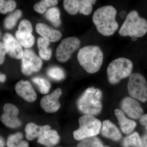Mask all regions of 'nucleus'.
Returning a JSON list of instances; mask_svg holds the SVG:
<instances>
[{"mask_svg":"<svg viewBox=\"0 0 147 147\" xmlns=\"http://www.w3.org/2000/svg\"><path fill=\"white\" fill-rule=\"evenodd\" d=\"M3 42L6 45L8 48V54L13 59H22L24 51L22 46L19 42L15 39L12 35L6 33L3 36Z\"/></svg>","mask_w":147,"mask_h":147,"instance_id":"2eb2a0df","label":"nucleus"},{"mask_svg":"<svg viewBox=\"0 0 147 147\" xmlns=\"http://www.w3.org/2000/svg\"><path fill=\"white\" fill-rule=\"evenodd\" d=\"M124 147H144L142 139L137 132H134L124 139Z\"/></svg>","mask_w":147,"mask_h":147,"instance_id":"b1692460","label":"nucleus"},{"mask_svg":"<svg viewBox=\"0 0 147 147\" xmlns=\"http://www.w3.org/2000/svg\"><path fill=\"white\" fill-rule=\"evenodd\" d=\"M121 106L122 112L131 119H137L143 115L144 110L142 106L133 98H125L121 102Z\"/></svg>","mask_w":147,"mask_h":147,"instance_id":"f8f14e48","label":"nucleus"},{"mask_svg":"<svg viewBox=\"0 0 147 147\" xmlns=\"http://www.w3.org/2000/svg\"><path fill=\"white\" fill-rule=\"evenodd\" d=\"M117 11L111 5H106L98 9L94 13L92 21L97 31L102 35H113L119 28L116 20Z\"/></svg>","mask_w":147,"mask_h":147,"instance_id":"f257e3e1","label":"nucleus"},{"mask_svg":"<svg viewBox=\"0 0 147 147\" xmlns=\"http://www.w3.org/2000/svg\"><path fill=\"white\" fill-rule=\"evenodd\" d=\"M8 53V48L4 43L0 41V65L3 63L5 60V55Z\"/></svg>","mask_w":147,"mask_h":147,"instance_id":"473e14b6","label":"nucleus"},{"mask_svg":"<svg viewBox=\"0 0 147 147\" xmlns=\"http://www.w3.org/2000/svg\"><path fill=\"white\" fill-rule=\"evenodd\" d=\"M79 64L89 74L97 72L102 65L103 54L97 45H88L80 49L77 55Z\"/></svg>","mask_w":147,"mask_h":147,"instance_id":"7ed1b4c3","label":"nucleus"},{"mask_svg":"<svg viewBox=\"0 0 147 147\" xmlns=\"http://www.w3.org/2000/svg\"><path fill=\"white\" fill-rule=\"evenodd\" d=\"M1 30H0V37L1 36Z\"/></svg>","mask_w":147,"mask_h":147,"instance_id":"ea45409f","label":"nucleus"},{"mask_svg":"<svg viewBox=\"0 0 147 147\" xmlns=\"http://www.w3.org/2000/svg\"><path fill=\"white\" fill-rule=\"evenodd\" d=\"M45 16L55 27L59 26L61 25L60 12L57 7L49 9L45 13Z\"/></svg>","mask_w":147,"mask_h":147,"instance_id":"393cba45","label":"nucleus"},{"mask_svg":"<svg viewBox=\"0 0 147 147\" xmlns=\"http://www.w3.org/2000/svg\"><path fill=\"white\" fill-rule=\"evenodd\" d=\"M23 135L21 132H17L9 135L7 139V147H29V144L26 141L22 140Z\"/></svg>","mask_w":147,"mask_h":147,"instance_id":"4be33fe9","label":"nucleus"},{"mask_svg":"<svg viewBox=\"0 0 147 147\" xmlns=\"http://www.w3.org/2000/svg\"><path fill=\"white\" fill-rule=\"evenodd\" d=\"M115 113L122 132L126 134L131 133L137 125L136 122L127 118L122 111L119 109H116Z\"/></svg>","mask_w":147,"mask_h":147,"instance_id":"6ab92c4d","label":"nucleus"},{"mask_svg":"<svg viewBox=\"0 0 147 147\" xmlns=\"http://www.w3.org/2000/svg\"><path fill=\"white\" fill-rule=\"evenodd\" d=\"M42 62L40 58L31 50L24 51L22 58L21 71L25 75H31L33 72H37L41 69Z\"/></svg>","mask_w":147,"mask_h":147,"instance_id":"1a4fd4ad","label":"nucleus"},{"mask_svg":"<svg viewBox=\"0 0 147 147\" xmlns=\"http://www.w3.org/2000/svg\"><path fill=\"white\" fill-rule=\"evenodd\" d=\"M80 45V40L76 37H70L63 40L56 50L57 59L61 63L67 61L71 55L79 49Z\"/></svg>","mask_w":147,"mask_h":147,"instance_id":"6e6552de","label":"nucleus"},{"mask_svg":"<svg viewBox=\"0 0 147 147\" xmlns=\"http://www.w3.org/2000/svg\"><path fill=\"white\" fill-rule=\"evenodd\" d=\"M48 76L56 81H61L65 78V74L62 69L58 67H50L47 71Z\"/></svg>","mask_w":147,"mask_h":147,"instance_id":"c756f323","label":"nucleus"},{"mask_svg":"<svg viewBox=\"0 0 147 147\" xmlns=\"http://www.w3.org/2000/svg\"><path fill=\"white\" fill-rule=\"evenodd\" d=\"M49 45L50 42L43 38L39 37L38 39L37 45L40 57L45 60L50 59L52 56L51 49L47 48Z\"/></svg>","mask_w":147,"mask_h":147,"instance_id":"412c9836","label":"nucleus"},{"mask_svg":"<svg viewBox=\"0 0 147 147\" xmlns=\"http://www.w3.org/2000/svg\"><path fill=\"white\" fill-rule=\"evenodd\" d=\"M147 32V21L139 16L137 11L133 10L127 15L119 31L122 36H144Z\"/></svg>","mask_w":147,"mask_h":147,"instance_id":"20e7f679","label":"nucleus"},{"mask_svg":"<svg viewBox=\"0 0 147 147\" xmlns=\"http://www.w3.org/2000/svg\"><path fill=\"white\" fill-rule=\"evenodd\" d=\"M79 128L73 132L74 137L76 140L95 137L100 133L101 122L94 116L84 115L79 118Z\"/></svg>","mask_w":147,"mask_h":147,"instance_id":"423d86ee","label":"nucleus"},{"mask_svg":"<svg viewBox=\"0 0 147 147\" xmlns=\"http://www.w3.org/2000/svg\"><path fill=\"white\" fill-rule=\"evenodd\" d=\"M77 147H104L100 140L96 137L86 138L82 140Z\"/></svg>","mask_w":147,"mask_h":147,"instance_id":"cd10ccee","label":"nucleus"},{"mask_svg":"<svg viewBox=\"0 0 147 147\" xmlns=\"http://www.w3.org/2000/svg\"><path fill=\"white\" fill-rule=\"evenodd\" d=\"M50 129L49 125H38L33 123H30L25 127L26 138L30 141L38 138Z\"/></svg>","mask_w":147,"mask_h":147,"instance_id":"f3484780","label":"nucleus"},{"mask_svg":"<svg viewBox=\"0 0 147 147\" xmlns=\"http://www.w3.org/2000/svg\"><path fill=\"white\" fill-rule=\"evenodd\" d=\"M16 36L20 44L25 48H30L34 44L35 38L32 34L22 32L18 30L16 32Z\"/></svg>","mask_w":147,"mask_h":147,"instance_id":"5701e85b","label":"nucleus"},{"mask_svg":"<svg viewBox=\"0 0 147 147\" xmlns=\"http://www.w3.org/2000/svg\"><path fill=\"white\" fill-rule=\"evenodd\" d=\"M141 139L144 147H147V134L143 136Z\"/></svg>","mask_w":147,"mask_h":147,"instance_id":"f704fd0d","label":"nucleus"},{"mask_svg":"<svg viewBox=\"0 0 147 147\" xmlns=\"http://www.w3.org/2000/svg\"><path fill=\"white\" fill-rule=\"evenodd\" d=\"M18 31L22 32L31 34L33 28L30 22L26 19L22 20L18 26Z\"/></svg>","mask_w":147,"mask_h":147,"instance_id":"2f4dec72","label":"nucleus"},{"mask_svg":"<svg viewBox=\"0 0 147 147\" xmlns=\"http://www.w3.org/2000/svg\"><path fill=\"white\" fill-rule=\"evenodd\" d=\"M5 144L4 139L1 136H0V147H5Z\"/></svg>","mask_w":147,"mask_h":147,"instance_id":"c9c22d12","label":"nucleus"},{"mask_svg":"<svg viewBox=\"0 0 147 147\" xmlns=\"http://www.w3.org/2000/svg\"><path fill=\"white\" fill-rule=\"evenodd\" d=\"M126 15V11H122L119 13V16L121 18H123L125 17V15Z\"/></svg>","mask_w":147,"mask_h":147,"instance_id":"4c0bfd02","label":"nucleus"},{"mask_svg":"<svg viewBox=\"0 0 147 147\" xmlns=\"http://www.w3.org/2000/svg\"><path fill=\"white\" fill-rule=\"evenodd\" d=\"M133 67L132 62L126 58H119L112 61L107 70L109 83L118 84L122 79L129 77L132 72Z\"/></svg>","mask_w":147,"mask_h":147,"instance_id":"39448f33","label":"nucleus"},{"mask_svg":"<svg viewBox=\"0 0 147 147\" xmlns=\"http://www.w3.org/2000/svg\"><path fill=\"white\" fill-rule=\"evenodd\" d=\"M22 16V11L17 9L6 17L4 21V26L6 29H12L16 26L17 21Z\"/></svg>","mask_w":147,"mask_h":147,"instance_id":"a878e982","label":"nucleus"},{"mask_svg":"<svg viewBox=\"0 0 147 147\" xmlns=\"http://www.w3.org/2000/svg\"><path fill=\"white\" fill-rule=\"evenodd\" d=\"M102 92L100 89L90 87L78 98L77 108L84 115H97L102 110Z\"/></svg>","mask_w":147,"mask_h":147,"instance_id":"f03ea898","label":"nucleus"},{"mask_svg":"<svg viewBox=\"0 0 147 147\" xmlns=\"http://www.w3.org/2000/svg\"><path fill=\"white\" fill-rule=\"evenodd\" d=\"M32 81L38 87L40 92L42 94L48 93L51 85L50 82L46 79L39 77H35L33 78Z\"/></svg>","mask_w":147,"mask_h":147,"instance_id":"c85d7f7f","label":"nucleus"},{"mask_svg":"<svg viewBox=\"0 0 147 147\" xmlns=\"http://www.w3.org/2000/svg\"><path fill=\"white\" fill-rule=\"evenodd\" d=\"M62 94L61 89L58 88L52 93L43 96L40 101L41 108L47 113H53L57 112L61 107L59 98Z\"/></svg>","mask_w":147,"mask_h":147,"instance_id":"ddd939ff","label":"nucleus"},{"mask_svg":"<svg viewBox=\"0 0 147 147\" xmlns=\"http://www.w3.org/2000/svg\"><path fill=\"white\" fill-rule=\"evenodd\" d=\"M60 136L56 130L50 129L38 138L37 143L47 147H53L57 144Z\"/></svg>","mask_w":147,"mask_h":147,"instance_id":"aec40b11","label":"nucleus"},{"mask_svg":"<svg viewBox=\"0 0 147 147\" xmlns=\"http://www.w3.org/2000/svg\"><path fill=\"white\" fill-rule=\"evenodd\" d=\"M137 38L135 36H132V37H131V39H132V40H133V41H136L137 40Z\"/></svg>","mask_w":147,"mask_h":147,"instance_id":"58836bf2","label":"nucleus"},{"mask_svg":"<svg viewBox=\"0 0 147 147\" xmlns=\"http://www.w3.org/2000/svg\"><path fill=\"white\" fill-rule=\"evenodd\" d=\"M6 79V76L5 74L0 73V82H4Z\"/></svg>","mask_w":147,"mask_h":147,"instance_id":"e433bc0d","label":"nucleus"},{"mask_svg":"<svg viewBox=\"0 0 147 147\" xmlns=\"http://www.w3.org/2000/svg\"><path fill=\"white\" fill-rule=\"evenodd\" d=\"M15 88L17 94L26 101L32 102L36 100V93L29 81L21 80L16 84Z\"/></svg>","mask_w":147,"mask_h":147,"instance_id":"4468645a","label":"nucleus"},{"mask_svg":"<svg viewBox=\"0 0 147 147\" xmlns=\"http://www.w3.org/2000/svg\"><path fill=\"white\" fill-rule=\"evenodd\" d=\"M101 132L103 137L114 141H118L121 138V134L119 129L109 120L104 121L102 123Z\"/></svg>","mask_w":147,"mask_h":147,"instance_id":"a211bd4d","label":"nucleus"},{"mask_svg":"<svg viewBox=\"0 0 147 147\" xmlns=\"http://www.w3.org/2000/svg\"><path fill=\"white\" fill-rule=\"evenodd\" d=\"M36 30L38 34L49 42H57L62 36L60 31L42 23L37 24Z\"/></svg>","mask_w":147,"mask_h":147,"instance_id":"dca6fc26","label":"nucleus"},{"mask_svg":"<svg viewBox=\"0 0 147 147\" xmlns=\"http://www.w3.org/2000/svg\"><path fill=\"white\" fill-rule=\"evenodd\" d=\"M96 1L94 0H65L63 1V6L71 15H75L79 12L85 15H89L91 13L93 5Z\"/></svg>","mask_w":147,"mask_h":147,"instance_id":"9d476101","label":"nucleus"},{"mask_svg":"<svg viewBox=\"0 0 147 147\" xmlns=\"http://www.w3.org/2000/svg\"><path fill=\"white\" fill-rule=\"evenodd\" d=\"M139 122L142 125L144 126L147 130V114L142 116L140 118Z\"/></svg>","mask_w":147,"mask_h":147,"instance_id":"72a5a7b5","label":"nucleus"},{"mask_svg":"<svg viewBox=\"0 0 147 147\" xmlns=\"http://www.w3.org/2000/svg\"><path fill=\"white\" fill-rule=\"evenodd\" d=\"M3 111L1 120L6 126L16 128L21 126L22 123L18 118L19 110L17 107L11 103H6L3 106Z\"/></svg>","mask_w":147,"mask_h":147,"instance_id":"9b49d317","label":"nucleus"},{"mask_svg":"<svg viewBox=\"0 0 147 147\" xmlns=\"http://www.w3.org/2000/svg\"><path fill=\"white\" fill-rule=\"evenodd\" d=\"M58 3V1L56 0H42L34 5V9L38 13H43L47 7L57 5Z\"/></svg>","mask_w":147,"mask_h":147,"instance_id":"bb28decb","label":"nucleus"},{"mask_svg":"<svg viewBox=\"0 0 147 147\" xmlns=\"http://www.w3.org/2000/svg\"><path fill=\"white\" fill-rule=\"evenodd\" d=\"M108 147V146H105V147Z\"/></svg>","mask_w":147,"mask_h":147,"instance_id":"a19ab883","label":"nucleus"},{"mask_svg":"<svg viewBox=\"0 0 147 147\" xmlns=\"http://www.w3.org/2000/svg\"><path fill=\"white\" fill-rule=\"evenodd\" d=\"M129 94L133 98L142 102L147 100V83L142 74H131L129 76L127 85Z\"/></svg>","mask_w":147,"mask_h":147,"instance_id":"0eeeda50","label":"nucleus"},{"mask_svg":"<svg viewBox=\"0 0 147 147\" xmlns=\"http://www.w3.org/2000/svg\"><path fill=\"white\" fill-rule=\"evenodd\" d=\"M16 7V2L12 0H0V13L5 14L8 12L13 11Z\"/></svg>","mask_w":147,"mask_h":147,"instance_id":"7c9ffc66","label":"nucleus"}]
</instances>
